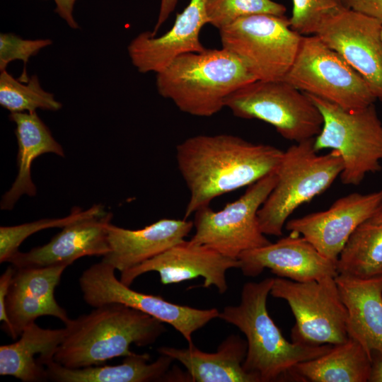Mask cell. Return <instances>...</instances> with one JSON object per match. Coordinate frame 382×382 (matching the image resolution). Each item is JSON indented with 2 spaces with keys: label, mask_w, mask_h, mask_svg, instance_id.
I'll list each match as a JSON object with an SVG mask.
<instances>
[{
  "label": "cell",
  "mask_w": 382,
  "mask_h": 382,
  "mask_svg": "<svg viewBox=\"0 0 382 382\" xmlns=\"http://www.w3.org/2000/svg\"><path fill=\"white\" fill-rule=\"evenodd\" d=\"M208 24L218 30L248 16H284L286 8L273 0H205Z\"/></svg>",
  "instance_id": "obj_29"
},
{
  "label": "cell",
  "mask_w": 382,
  "mask_h": 382,
  "mask_svg": "<svg viewBox=\"0 0 382 382\" xmlns=\"http://www.w3.org/2000/svg\"><path fill=\"white\" fill-rule=\"evenodd\" d=\"M156 74L160 96L180 111L204 117L220 112L230 94L256 80L239 57L223 47L181 54Z\"/></svg>",
  "instance_id": "obj_4"
},
{
  "label": "cell",
  "mask_w": 382,
  "mask_h": 382,
  "mask_svg": "<svg viewBox=\"0 0 382 382\" xmlns=\"http://www.w3.org/2000/svg\"><path fill=\"white\" fill-rule=\"evenodd\" d=\"M292 4L290 25L301 35H313L324 14L343 5L341 0H292Z\"/></svg>",
  "instance_id": "obj_32"
},
{
  "label": "cell",
  "mask_w": 382,
  "mask_h": 382,
  "mask_svg": "<svg viewBox=\"0 0 382 382\" xmlns=\"http://www.w3.org/2000/svg\"><path fill=\"white\" fill-rule=\"evenodd\" d=\"M66 333V327L45 329L35 323L31 324L18 340L0 347V375L23 382L48 381L45 363L53 359Z\"/></svg>",
  "instance_id": "obj_24"
},
{
  "label": "cell",
  "mask_w": 382,
  "mask_h": 382,
  "mask_svg": "<svg viewBox=\"0 0 382 382\" xmlns=\"http://www.w3.org/2000/svg\"><path fill=\"white\" fill-rule=\"evenodd\" d=\"M112 214L101 204L88 215L62 228L47 243L28 252L13 254L8 260L16 268L69 266L84 256H104L110 251L108 226Z\"/></svg>",
  "instance_id": "obj_16"
},
{
  "label": "cell",
  "mask_w": 382,
  "mask_h": 382,
  "mask_svg": "<svg viewBox=\"0 0 382 382\" xmlns=\"http://www.w3.org/2000/svg\"><path fill=\"white\" fill-rule=\"evenodd\" d=\"M371 369L368 382H382V352L371 353Z\"/></svg>",
  "instance_id": "obj_37"
},
{
  "label": "cell",
  "mask_w": 382,
  "mask_h": 382,
  "mask_svg": "<svg viewBox=\"0 0 382 382\" xmlns=\"http://www.w3.org/2000/svg\"><path fill=\"white\" fill-rule=\"evenodd\" d=\"M178 0H161L157 21L151 33L156 35L158 30L163 24L168 20L170 15L175 10Z\"/></svg>",
  "instance_id": "obj_36"
},
{
  "label": "cell",
  "mask_w": 382,
  "mask_h": 382,
  "mask_svg": "<svg viewBox=\"0 0 382 382\" xmlns=\"http://www.w3.org/2000/svg\"><path fill=\"white\" fill-rule=\"evenodd\" d=\"M225 108L235 117L271 125L282 137L295 143L315 138L323 124L309 97L284 80L250 82L227 97Z\"/></svg>",
  "instance_id": "obj_7"
},
{
  "label": "cell",
  "mask_w": 382,
  "mask_h": 382,
  "mask_svg": "<svg viewBox=\"0 0 382 382\" xmlns=\"http://www.w3.org/2000/svg\"><path fill=\"white\" fill-rule=\"evenodd\" d=\"M150 355L136 354L125 357L115 366L98 365L79 369L65 367L54 359L45 363L48 381L54 382H150L167 381L172 357L161 354L149 363Z\"/></svg>",
  "instance_id": "obj_25"
},
{
  "label": "cell",
  "mask_w": 382,
  "mask_h": 382,
  "mask_svg": "<svg viewBox=\"0 0 382 382\" xmlns=\"http://www.w3.org/2000/svg\"><path fill=\"white\" fill-rule=\"evenodd\" d=\"M283 151L229 134H199L180 142L176 163L190 192L184 219L214 199L274 172Z\"/></svg>",
  "instance_id": "obj_1"
},
{
  "label": "cell",
  "mask_w": 382,
  "mask_h": 382,
  "mask_svg": "<svg viewBox=\"0 0 382 382\" xmlns=\"http://www.w3.org/2000/svg\"><path fill=\"white\" fill-rule=\"evenodd\" d=\"M222 47L236 54L256 80H283L297 54L301 35L285 15L256 14L219 30Z\"/></svg>",
  "instance_id": "obj_8"
},
{
  "label": "cell",
  "mask_w": 382,
  "mask_h": 382,
  "mask_svg": "<svg viewBox=\"0 0 382 382\" xmlns=\"http://www.w3.org/2000/svg\"><path fill=\"white\" fill-rule=\"evenodd\" d=\"M15 270L16 268L11 265L6 268L0 277V320L3 323L2 329L9 336L11 334V326L7 317L5 301Z\"/></svg>",
  "instance_id": "obj_34"
},
{
  "label": "cell",
  "mask_w": 382,
  "mask_h": 382,
  "mask_svg": "<svg viewBox=\"0 0 382 382\" xmlns=\"http://www.w3.org/2000/svg\"><path fill=\"white\" fill-rule=\"evenodd\" d=\"M53 1L55 4V13L66 23L69 27L74 30L79 29V25L74 16V5L77 0Z\"/></svg>",
  "instance_id": "obj_35"
},
{
  "label": "cell",
  "mask_w": 382,
  "mask_h": 382,
  "mask_svg": "<svg viewBox=\"0 0 382 382\" xmlns=\"http://www.w3.org/2000/svg\"><path fill=\"white\" fill-rule=\"evenodd\" d=\"M67 267L66 265L14 267L16 270L5 301L13 339L16 340L42 316L57 318L64 325L70 321L66 310L58 304L54 297L55 288Z\"/></svg>",
  "instance_id": "obj_19"
},
{
  "label": "cell",
  "mask_w": 382,
  "mask_h": 382,
  "mask_svg": "<svg viewBox=\"0 0 382 382\" xmlns=\"http://www.w3.org/2000/svg\"><path fill=\"white\" fill-rule=\"evenodd\" d=\"M297 89L343 109L364 108L377 100L366 80L316 35H303L283 79Z\"/></svg>",
  "instance_id": "obj_9"
},
{
  "label": "cell",
  "mask_w": 382,
  "mask_h": 382,
  "mask_svg": "<svg viewBox=\"0 0 382 382\" xmlns=\"http://www.w3.org/2000/svg\"><path fill=\"white\" fill-rule=\"evenodd\" d=\"M115 269L101 260L84 270L79 285L85 302L95 308L117 303L151 316L170 325L192 343V334L212 320L219 318L216 308L198 309L173 303L161 296L138 292L123 284L115 274Z\"/></svg>",
  "instance_id": "obj_12"
},
{
  "label": "cell",
  "mask_w": 382,
  "mask_h": 382,
  "mask_svg": "<svg viewBox=\"0 0 382 382\" xmlns=\"http://www.w3.org/2000/svg\"><path fill=\"white\" fill-rule=\"evenodd\" d=\"M247 348L246 340L232 334L212 353L203 352L194 345L184 349L161 347L158 352L180 362L191 382H257L243 366Z\"/></svg>",
  "instance_id": "obj_22"
},
{
  "label": "cell",
  "mask_w": 382,
  "mask_h": 382,
  "mask_svg": "<svg viewBox=\"0 0 382 382\" xmlns=\"http://www.w3.org/2000/svg\"><path fill=\"white\" fill-rule=\"evenodd\" d=\"M338 274L382 275V204L354 231L337 262Z\"/></svg>",
  "instance_id": "obj_27"
},
{
  "label": "cell",
  "mask_w": 382,
  "mask_h": 382,
  "mask_svg": "<svg viewBox=\"0 0 382 382\" xmlns=\"http://www.w3.org/2000/svg\"><path fill=\"white\" fill-rule=\"evenodd\" d=\"M207 23L205 0H190L164 34L144 31L131 40L127 52L132 64L140 73L157 74L181 54L204 51L199 33Z\"/></svg>",
  "instance_id": "obj_17"
},
{
  "label": "cell",
  "mask_w": 382,
  "mask_h": 382,
  "mask_svg": "<svg viewBox=\"0 0 382 382\" xmlns=\"http://www.w3.org/2000/svg\"><path fill=\"white\" fill-rule=\"evenodd\" d=\"M0 105L10 113L32 112L38 109L55 112L62 108L53 93L42 88L37 76L22 82L6 70L0 71Z\"/></svg>",
  "instance_id": "obj_28"
},
{
  "label": "cell",
  "mask_w": 382,
  "mask_h": 382,
  "mask_svg": "<svg viewBox=\"0 0 382 382\" xmlns=\"http://www.w3.org/2000/svg\"><path fill=\"white\" fill-rule=\"evenodd\" d=\"M335 281L347 310L349 337L370 356L372 351L382 352V275L361 278L338 274Z\"/></svg>",
  "instance_id": "obj_21"
},
{
  "label": "cell",
  "mask_w": 382,
  "mask_h": 382,
  "mask_svg": "<svg viewBox=\"0 0 382 382\" xmlns=\"http://www.w3.org/2000/svg\"><path fill=\"white\" fill-rule=\"evenodd\" d=\"M344 6L382 23V0H341Z\"/></svg>",
  "instance_id": "obj_33"
},
{
  "label": "cell",
  "mask_w": 382,
  "mask_h": 382,
  "mask_svg": "<svg viewBox=\"0 0 382 382\" xmlns=\"http://www.w3.org/2000/svg\"><path fill=\"white\" fill-rule=\"evenodd\" d=\"M193 227V221L187 219H161L137 230L110 223L108 226L110 251L102 260L125 272L183 241Z\"/></svg>",
  "instance_id": "obj_20"
},
{
  "label": "cell",
  "mask_w": 382,
  "mask_h": 382,
  "mask_svg": "<svg viewBox=\"0 0 382 382\" xmlns=\"http://www.w3.org/2000/svg\"><path fill=\"white\" fill-rule=\"evenodd\" d=\"M52 44L50 39H23L12 33H0V71L6 70L9 63L21 60L25 68L29 59L37 55L42 49ZM18 79L28 82L25 69Z\"/></svg>",
  "instance_id": "obj_31"
},
{
  "label": "cell",
  "mask_w": 382,
  "mask_h": 382,
  "mask_svg": "<svg viewBox=\"0 0 382 382\" xmlns=\"http://www.w3.org/2000/svg\"><path fill=\"white\" fill-rule=\"evenodd\" d=\"M8 117L16 125L18 173L10 189L2 196L1 210L13 209L23 195H36L37 187L31 176V167L35 159L49 153L65 156L62 146L36 112L10 113Z\"/></svg>",
  "instance_id": "obj_23"
},
{
  "label": "cell",
  "mask_w": 382,
  "mask_h": 382,
  "mask_svg": "<svg viewBox=\"0 0 382 382\" xmlns=\"http://www.w3.org/2000/svg\"><path fill=\"white\" fill-rule=\"evenodd\" d=\"M318 108L323 124L313 146L330 149L340 155L344 185H359L366 175L382 168V122L374 104L348 110L317 96L306 93Z\"/></svg>",
  "instance_id": "obj_6"
},
{
  "label": "cell",
  "mask_w": 382,
  "mask_h": 382,
  "mask_svg": "<svg viewBox=\"0 0 382 382\" xmlns=\"http://www.w3.org/2000/svg\"><path fill=\"white\" fill-rule=\"evenodd\" d=\"M65 327L67 333L53 359L69 369L102 365L132 355V345H151L166 331L158 319L117 303L95 307Z\"/></svg>",
  "instance_id": "obj_2"
},
{
  "label": "cell",
  "mask_w": 382,
  "mask_h": 382,
  "mask_svg": "<svg viewBox=\"0 0 382 382\" xmlns=\"http://www.w3.org/2000/svg\"><path fill=\"white\" fill-rule=\"evenodd\" d=\"M275 171L249 185L243 195L221 210L207 206L195 212V233L190 241L236 260L245 251L271 243L260 228L257 212L275 185Z\"/></svg>",
  "instance_id": "obj_11"
},
{
  "label": "cell",
  "mask_w": 382,
  "mask_h": 382,
  "mask_svg": "<svg viewBox=\"0 0 382 382\" xmlns=\"http://www.w3.org/2000/svg\"><path fill=\"white\" fill-rule=\"evenodd\" d=\"M382 204V190L343 196L326 210L287 221L286 230L300 235L323 256L337 264L356 228Z\"/></svg>",
  "instance_id": "obj_14"
},
{
  "label": "cell",
  "mask_w": 382,
  "mask_h": 382,
  "mask_svg": "<svg viewBox=\"0 0 382 382\" xmlns=\"http://www.w3.org/2000/svg\"><path fill=\"white\" fill-rule=\"evenodd\" d=\"M381 35H382V33H381Z\"/></svg>",
  "instance_id": "obj_38"
},
{
  "label": "cell",
  "mask_w": 382,
  "mask_h": 382,
  "mask_svg": "<svg viewBox=\"0 0 382 382\" xmlns=\"http://www.w3.org/2000/svg\"><path fill=\"white\" fill-rule=\"evenodd\" d=\"M272 277L244 284L238 305L226 306L219 318L237 327L245 336L244 370L257 382L290 381L292 368L318 357L333 345L306 346L288 341L268 313L267 299Z\"/></svg>",
  "instance_id": "obj_3"
},
{
  "label": "cell",
  "mask_w": 382,
  "mask_h": 382,
  "mask_svg": "<svg viewBox=\"0 0 382 382\" xmlns=\"http://www.w3.org/2000/svg\"><path fill=\"white\" fill-rule=\"evenodd\" d=\"M382 23L342 5L324 14L313 34L340 54L382 101Z\"/></svg>",
  "instance_id": "obj_13"
},
{
  "label": "cell",
  "mask_w": 382,
  "mask_h": 382,
  "mask_svg": "<svg viewBox=\"0 0 382 382\" xmlns=\"http://www.w3.org/2000/svg\"><path fill=\"white\" fill-rule=\"evenodd\" d=\"M270 294L286 301L295 318L291 342L320 346L335 345L348 340L347 310L335 277L296 282L277 277Z\"/></svg>",
  "instance_id": "obj_10"
},
{
  "label": "cell",
  "mask_w": 382,
  "mask_h": 382,
  "mask_svg": "<svg viewBox=\"0 0 382 382\" xmlns=\"http://www.w3.org/2000/svg\"><path fill=\"white\" fill-rule=\"evenodd\" d=\"M240 269L246 277H257L265 269L278 277L296 282L335 277L337 264L320 254L303 236L294 233L240 255Z\"/></svg>",
  "instance_id": "obj_18"
},
{
  "label": "cell",
  "mask_w": 382,
  "mask_h": 382,
  "mask_svg": "<svg viewBox=\"0 0 382 382\" xmlns=\"http://www.w3.org/2000/svg\"><path fill=\"white\" fill-rule=\"evenodd\" d=\"M239 267L238 260L226 257L205 245L184 240L161 254L120 272V279L129 286L138 277L149 272H158L164 285L202 277V287L214 286L223 294L228 289L227 270Z\"/></svg>",
  "instance_id": "obj_15"
},
{
  "label": "cell",
  "mask_w": 382,
  "mask_h": 382,
  "mask_svg": "<svg viewBox=\"0 0 382 382\" xmlns=\"http://www.w3.org/2000/svg\"><path fill=\"white\" fill-rule=\"evenodd\" d=\"M371 356L357 340L349 337L325 354L294 366L290 381L311 382H367Z\"/></svg>",
  "instance_id": "obj_26"
},
{
  "label": "cell",
  "mask_w": 382,
  "mask_h": 382,
  "mask_svg": "<svg viewBox=\"0 0 382 382\" xmlns=\"http://www.w3.org/2000/svg\"><path fill=\"white\" fill-rule=\"evenodd\" d=\"M96 207L97 204L85 210L78 207H73L70 214L63 218L42 219L16 226H1L0 227V262H7L19 250L18 248L23 241L32 234L46 228H63L71 222L92 213Z\"/></svg>",
  "instance_id": "obj_30"
},
{
  "label": "cell",
  "mask_w": 382,
  "mask_h": 382,
  "mask_svg": "<svg viewBox=\"0 0 382 382\" xmlns=\"http://www.w3.org/2000/svg\"><path fill=\"white\" fill-rule=\"evenodd\" d=\"M314 138L295 143L283 154L277 181L257 212L265 235L280 236L289 216L301 204L325 191L340 175L342 159L335 150L320 155Z\"/></svg>",
  "instance_id": "obj_5"
}]
</instances>
